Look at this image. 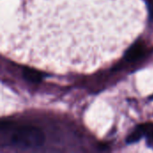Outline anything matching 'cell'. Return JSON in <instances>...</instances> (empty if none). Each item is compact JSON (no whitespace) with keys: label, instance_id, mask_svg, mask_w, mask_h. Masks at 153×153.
I'll list each match as a JSON object with an SVG mask.
<instances>
[{"label":"cell","instance_id":"obj_4","mask_svg":"<svg viewBox=\"0 0 153 153\" xmlns=\"http://www.w3.org/2000/svg\"><path fill=\"white\" fill-rule=\"evenodd\" d=\"M143 136V133L141 129L140 126H138L127 138H126V143H134L138 142L142 137Z\"/></svg>","mask_w":153,"mask_h":153},{"label":"cell","instance_id":"obj_3","mask_svg":"<svg viewBox=\"0 0 153 153\" xmlns=\"http://www.w3.org/2000/svg\"><path fill=\"white\" fill-rule=\"evenodd\" d=\"M22 76L27 82L32 83H39L42 80V74L37 70L31 68H24L22 72Z\"/></svg>","mask_w":153,"mask_h":153},{"label":"cell","instance_id":"obj_5","mask_svg":"<svg viewBox=\"0 0 153 153\" xmlns=\"http://www.w3.org/2000/svg\"><path fill=\"white\" fill-rule=\"evenodd\" d=\"M143 133V135L146 136L149 140L153 141V124L152 123H146L139 126Z\"/></svg>","mask_w":153,"mask_h":153},{"label":"cell","instance_id":"obj_1","mask_svg":"<svg viewBox=\"0 0 153 153\" xmlns=\"http://www.w3.org/2000/svg\"><path fill=\"white\" fill-rule=\"evenodd\" d=\"M44 142L45 135L42 130L32 126H24L16 128L10 137L11 145L21 150L39 148Z\"/></svg>","mask_w":153,"mask_h":153},{"label":"cell","instance_id":"obj_2","mask_svg":"<svg viewBox=\"0 0 153 153\" xmlns=\"http://www.w3.org/2000/svg\"><path fill=\"white\" fill-rule=\"evenodd\" d=\"M145 53L144 45L142 42H137L133 45L125 54V59L128 62H134L140 59Z\"/></svg>","mask_w":153,"mask_h":153}]
</instances>
